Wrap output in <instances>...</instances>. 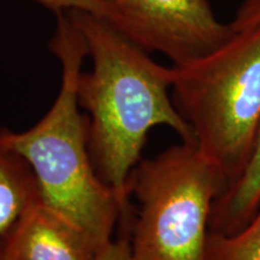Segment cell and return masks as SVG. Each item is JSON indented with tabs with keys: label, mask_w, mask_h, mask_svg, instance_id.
I'll use <instances>...</instances> for the list:
<instances>
[{
	"label": "cell",
	"mask_w": 260,
	"mask_h": 260,
	"mask_svg": "<svg viewBox=\"0 0 260 260\" xmlns=\"http://www.w3.org/2000/svg\"><path fill=\"white\" fill-rule=\"evenodd\" d=\"M67 14L93 61L77 83L80 107L88 117L90 157L102 180L128 200L129 177L152 129L167 125L195 144L172 100L174 68L154 61L107 19L81 10Z\"/></svg>",
	"instance_id": "obj_1"
},
{
	"label": "cell",
	"mask_w": 260,
	"mask_h": 260,
	"mask_svg": "<svg viewBox=\"0 0 260 260\" xmlns=\"http://www.w3.org/2000/svg\"><path fill=\"white\" fill-rule=\"evenodd\" d=\"M50 48L61 68L58 95L37 124L24 132L0 129V142L34 172L40 198L82 229L98 247L112 241L128 200L102 180L89 151L88 117L81 112L77 83L88 48L67 12H58Z\"/></svg>",
	"instance_id": "obj_2"
},
{
	"label": "cell",
	"mask_w": 260,
	"mask_h": 260,
	"mask_svg": "<svg viewBox=\"0 0 260 260\" xmlns=\"http://www.w3.org/2000/svg\"><path fill=\"white\" fill-rule=\"evenodd\" d=\"M206 57L174 67L171 95L198 148L235 182L260 123V22Z\"/></svg>",
	"instance_id": "obj_3"
},
{
	"label": "cell",
	"mask_w": 260,
	"mask_h": 260,
	"mask_svg": "<svg viewBox=\"0 0 260 260\" xmlns=\"http://www.w3.org/2000/svg\"><path fill=\"white\" fill-rule=\"evenodd\" d=\"M228 178L197 144L141 159L128 181L139 204L129 242L135 260H205L210 214Z\"/></svg>",
	"instance_id": "obj_4"
},
{
	"label": "cell",
	"mask_w": 260,
	"mask_h": 260,
	"mask_svg": "<svg viewBox=\"0 0 260 260\" xmlns=\"http://www.w3.org/2000/svg\"><path fill=\"white\" fill-rule=\"evenodd\" d=\"M107 21L146 52L183 67L206 57L235 35L218 21L209 0H106Z\"/></svg>",
	"instance_id": "obj_5"
},
{
	"label": "cell",
	"mask_w": 260,
	"mask_h": 260,
	"mask_svg": "<svg viewBox=\"0 0 260 260\" xmlns=\"http://www.w3.org/2000/svg\"><path fill=\"white\" fill-rule=\"evenodd\" d=\"M100 249L40 198L16 224L3 251L12 260H96Z\"/></svg>",
	"instance_id": "obj_6"
},
{
	"label": "cell",
	"mask_w": 260,
	"mask_h": 260,
	"mask_svg": "<svg viewBox=\"0 0 260 260\" xmlns=\"http://www.w3.org/2000/svg\"><path fill=\"white\" fill-rule=\"evenodd\" d=\"M260 209V123L246 168L214 200L209 232L232 235L241 230Z\"/></svg>",
	"instance_id": "obj_7"
},
{
	"label": "cell",
	"mask_w": 260,
	"mask_h": 260,
	"mask_svg": "<svg viewBox=\"0 0 260 260\" xmlns=\"http://www.w3.org/2000/svg\"><path fill=\"white\" fill-rule=\"evenodd\" d=\"M40 190L30 167L21 155L0 142V252Z\"/></svg>",
	"instance_id": "obj_8"
},
{
	"label": "cell",
	"mask_w": 260,
	"mask_h": 260,
	"mask_svg": "<svg viewBox=\"0 0 260 260\" xmlns=\"http://www.w3.org/2000/svg\"><path fill=\"white\" fill-rule=\"evenodd\" d=\"M205 260H260V209L235 234L223 235L209 232Z\"/></svg>",
	"instance_id": "obj_9"
},
{
	"label": "cell",
	"mask_w": 260,
	"mask_h": 260,
	"mask_svg": "<svg viewBox=\"0 0 260 260\" xmlns=\"http://www.w3.org/2000/svg\"><path fill=\"white\" fill-rule=\"evenodd\" d=\"M31 2L39 3L56 14L67 12L70 10H81L105 19H109L111 16V8L106 0H31Z\"/></svg>",
	"instance_id": "obj_10"
},
{
	"label": "cell",
	"mask_w": 260,
	"mask_h": 260,
	"mask_svg": "<svg viewBox=\"0 0 260 260\" xmlns=\"http://www.w3.org/2000/svg\"><path fill=\"white\" fill-rule=\"evenodd\" d=\"M260 22V0H245L237 9L232 22L234 30L252 27Z\"/></svg>",
	"instance_id": "obj_11"
},
{
	"label": "cell",
	"mask_w": 260,
	"mask_h": 260,
	"mask_svg": "<svg viewBox=\"0 0 260 260\" xmlns=\"http://www.w3.org/2000/svg\"><path fill=\"white\" fill-rule=\"evenodd\" d=\"M96 260H135L130 247L129 237L121 236L112 240L100 249Z\"/></svg>",
	"instance_id": "obj_12"
},
{
	"label": "cell",
	"mask_w": 260,
	"mask_h": 260,
	"mask_svg": "<svg viewBox=\"0 0 260 260\" xmlns=\"http://www.w3.org/2000/svg\"><path fill=\"white\" fill-rule=\"evenodd\" d=\"M0 260H12V259H10L9 256L5 254L4 251H2V252H0Z\"/></svg>",
	"instance_id": "obj_13"
}]
</instances>
